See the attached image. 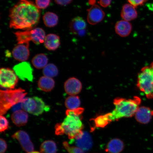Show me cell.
Returning a JSON list of instances; mask_svg holds the SVG:
<instances>
[{"instance_id":"1","label":"cell","mask_w":153,"mask_h":153,"mask_svg":"<svg viewBox=\"0 0 153 153\" xmlns=\"http://www.w3.org/2000/svg\"><path fill=\"white\" fill-rule=\"evenodd\" d=\"M9 16L10 28L30 30L39 23L41 11L33 2L20 0L11 9Z\"/></svg>"},{"instance_id":"2","label":"cell","mask_w":153,"mask_h":153,"mask_svg":"<svg viewBox=\"0 0 153 153\" xmlns=\"http://www.w3.org/2000/svg\"><path fill=\"white\" fill-rule=\"evenodd\" d=\"M141 102V99L137 96L134 97L132 99L118 97L114 99L113 110L93 119L95 127L104 128L111 122L117 121L122 118L132 117L135 115Z\"/></svg>"},{"instance_id":"3","label":"cell","mask_w":153,"mask_h":153,"mask_svg":"<svg viewBox=\"0 0 153 153\" xmlns=\"http://www.w3.org/2000/svg\"><path fill=\"white\" fill-rule=\"evenodd\" d=\"M84 109L79 108L74 110H67L66 117L62 123L55 126V133L57 135L65 134L71 140L75 139L81 133L84 128L82 121Z\"/></svg>"},{"instance_id":"4","label":"cell","mask_w":153,"mask_h":153,"mask_svg":"<svg viewBox=\"0 0 153 153\" xmlns=\"http://www.w3.org/2000/svg\"><path fill=\"white\" fill-rule=\"evenodd\" d=\"M0 114H5L10 109L19 102H23L27 93L20 88L0 91Z\"/></svg>"},{"instance_id":"5","label":"cell","mask_w":153,"mask_h":153,"mask_svg":"<svg viewBox=\"0 0 153 153\" xmlns=\"http://www.w3.org/2000/svg\"><path fill=\"white\" fill-rule=\"evenodd\" d=\"M137 86L147 98L153 99V62L141 69L137 76Z\"/></svg>"},{"instance_id":"6","label":"cell","mask_w":153,"mask_h":153,"mask_svg":"<svg viewBox=\"0 0 153 153\" xmlns=\"http://www.w3.org/2000/svg\"><path fill=\"white\" fill-rule=\"evenodd\" d=\"M14 33L18 45L30 43V42L32 41L36 45H39L44 42L46 37L45 30L39 27L25 31H18Z\"/></svg>"},{"instance_id":"7","label":"cell","mask_w":153,"mask_h":153,"mask_svg":"<svg viewBox=\"0 0 153 153\" xmlns=\"http://www.w3.org/2000/svg\"><path fill=\"white\" fill-rule=\"evenodd\" d=\"M19 78L14 70L8 68H1L0 70V84L1 87L12 89L18 83Z\"/></svg>"},{"instance_id":"8","label":"cell","mask_w":153,"mask_h":153,"mask_svg":"<svg viewBox=\"0 0 153 153\" xmlns=\"http://www.w3.org/2000/svg\"><path fill=\"white\" fill-rule=\"evenodd\" d=\"M13 70L18 77L23 81L33 82V69L30 63L23 62L13 67Z\"/></svg>"},{"instance_id":"9","label":"cell","mask_w":153,"mask_h":153,"mask_svg":"<svg viewBox=\"0 0 153 153\" xmlns=\"http://www.w3.org/2000/svg\"><path fill=\"white\" fill-rule=\"evenodd\" d=\"M12 138L19 141L23 150L27 152H33L34 146L30 140L28 133L22 130H19L12 136Z\"/></svg>"},{"instance_id":"10","label":"cell","mask_w":153,"mask_h":153,"mask_svg":"<svg viewBox=\"0 0 153 153\" xmlns=\"http://www.w3.org/2000/svg\"><path fill=\"white\" fill-rule=\"evenodd\" d=\"M87 20L89 23L95 25L100 22L104 18V11L97 5H94L87 10Z\"/></svg>"},{"instance_id":"11","label":"cell","mask_w":153,"mask_h":153,"mask_svg":"<svg viewBox=\"0 0 153 153\" xmlns=\"http://www.w3.org/2000/svg\"><path fill=\"white\" fill-rule=\"evenodd\" d=\"M87 24L81 17H76L73 19L70 23L69 28L71 33L76 35L82 36L85 33Z\"/></svg>"},{"instance_id":"12","label":"cell","mask_w":153,"mask_h":153,"mask_svg":"<svg viewBox=\"0 0 153 153\" xmlns=\"http://www.w3.org/2000/svg\"><path fill=\"white\" fill-rule=\"evenodd\" d=\"M75 144L78 147L84 151H88L93 146V140L91 135L86 131H82L75 139Z\"/></svg>"},{"instance_id":"13","label":"cell","mask_w":153,"mask_h":153,"mask_svg":"<svg viewBox=\"0 0 153 153\" xmlns=\"http://www.w3.org/2000/svg\"><path fill=\"white\" fill-rule=\"evenodd\" d=\"M29 44H20L14 48L12 53L15 60L22 62L28 60L30 54Z\"/></svg>"},{"instance_id":"14","label":"cell","mask_w":153,"mask_h":153,"mask_svg":"<svg viewBox=\"0 0 153 153\" xmlns=\"http://www.w3.org/2000/svg\"><path fill=\"white\" fill-rule=\"evenodd\" d=\"M82 84L79 80L75 77H71L67 80L64 84V89L66 93L71 96H75L80 93Z\"/></svg>"},{"instance_id":"15","label":"cell","mask_w":153,"mask_h":153,"mask_svg":"<svg viewBox=\"0 0 153 153\" xmlns=\"http://www.w3.org/2000/svg\"><path fill=\"white\" fill-rule=\"evenodd\" d=\"M135 118L137 122L143 124H147L150 122L153 116V111L146 106L139 107L135 113Z\"/></svg>"},{"instance_id":"16","label":"cell","mask_w":153,"mask_h":153,"mask_svg":"<svg viewBox=\"0 0 153 153\" xmlns=\"http://www.w3.org/2000/svg\"><path fill=\"white\" fill-rule=\"evenodd\" d=\"M132 26L130 23L125 20L118 21L115 26L117 34L121 37L128 36L131 31Z\"/></svg>"},{"instance_id":"17","label":"cell","mask_w":153,"mask_h":153,"mask_svg":"<svg viewBox=\"0 0 153 153\" xmlns=\"http://www.w3.org/2000/svg\"><path fill=\"white\" fill-rule=\"evenodd\" d=\"M137 12L135 7L129 4H124L121 12V16L124 20L130 22L135 20L137 17Z\"/></svg>"},{"instance_id":"18","label":"cell","mask_w":153,"mask_h":153,"mask_svg":"<svg viewBox=\"0 0 153 153\" xmlns=\"http://www.w3.org/2000/svg\"><path fill=\"white\" fill-rule=\"evenodd\" d=\"M45 47L49 51L56 50L60 46V38L54 34H49L46 36L44 41Z\"/></svg>"},{"instance_id":"19","label":"cell","mask_w":153,"mask_h":153,"mask_svg":"<svg viewBox=\"0 0 153 153\" xmlns=\"http://www.w3.org/2000/svg\"><path fill=\"white\" fill-rule=\"evenodd\" d=\"M13 123L18 127H22L27 123L28 115L26 112L21 110L13 113L11 116Z\"/></svg>"},{"instance_id":"20","label":"cell","mask_w":153,"mask_h":153,"mask_svg":"<svg viewBox=\"0 0 153 153\" xmlns=\"http://www.w3.org/2000/svg\"><path fill=\"white\" fill-rule=\"evenodd\" d=\"M124 143L121 140L114 139L108 143L105 151L108 153H120L123 150Z\"/></svg>"},{"instance_id":"21","label":"cell","mask_w":153,"mask_h":153,"mask_svg":"<svg viewBox=\"0 0 153 153\" xmlns=\"http://www.w3.org/2000/svg\"><path fill=\"white\" fill-rule=\"evenodd\" d=\"M55 82L52 78L47 76H42L38 81V87L41 90L49 92L54 88Z\"/></svg>"},{"instance_id":"22","label":"cell","mask_w":153,"mask_h":153,"mask_svg":"<svg viewBox=\"0 0 153 153\" xmlns=\"http://www.w3.org/2000/svg\"><path fill=\"white\" fill-rule=\"evenodd\" d=\"M48 59L44 53L36 55L32 59V63L33 66L38 69L45 68L47 65Z\"/></svg>"},{"instance_id":"23","label":"cell","mask_w":153,"mask_h":153,"mask_svg":"<svg viewBox=\"0 0 153 153\" xmlns=\"http://www.w3.org/2000/svg\"><path fill=\"white\" fill-rule=\"evenodd\" d=\"M43 20L44 24L47 27H53L58 24L59 18L55 13L48 12L44 15Z\"/></svg>"},{"instance_id":"24","label":"cell","mask_w":153,"mask_h":153,"mask_svg":"<svg viewBox=\"0 0 153 153\" xmlns=\"http://www.w3.org/2000/svg\"><path fill=\"white\" fill-rule=\"evenodd\" d=\"M40 150L41 153H56L57 145L54 141L46 140L42 143Z\"/></svg>"},{"instance_id":"25","label":"cell","mask_w":153,"mask_h":153,"mask_svg":"<svg viewBox=\"0 0 153 153\" xmlns=\"http://www.w3.org/2000/svg\"><path fill=\"white\" fill-rule=\"evenodd\" d=\"M81 100L77 96H71L66 99L65 105L69 110H74L79 108L81 105Z\"/></svg>"},{"instance_id":"26","label":"cell","mask_w":153,"mask_h":153,"mask_svg":"<svg viewBox=\"0 0 153 153\" xmlns=\"http://www.w3.org/2000/svg\"><path fill=\"white\" fill-rule=\"evenodd\" d=\"M37 106V102L33 97H26L23 102V109L30 114L36 110Z\"/></svg>"},{"instance_id":"27","label":"cell","mask_w":153,"mask_h":153,"mask_svg":"<svg viewBox=\"0 0 153 153\" xmlns=\"http://www.w3.org/2000/svg\"><path fill=\"white\" fill-rule=\"evenodd\" d=\"M37 104V108L32 114L34 116H38L41 114L44 111H48L50 110V107L45 104L42 99L37 97H33Z\"/></svg>"},{"instance_id":"28","label":"cell","mask_w":153,"mask_h":153,"mask_svg":"<svg viewBox=\"0 0 153 153\" xmlns=\"http://www.w3.org/2000/svg\"><path fill=\"white\" fill-rule=\"evenodd\" d=\"M43 73L45 76L52 78L58 75L59 70L55 65L49 64L44 68Z\"/></svg>"},{"instance_id":"29","label":"cell","mask_w":153,"mask_h":153,"mask_svg":"<svg viewBox=\"0 0 153 153\" xmlns=\"http://www.w3.org/2000/svg\"><path fill=\"white\" fill-rule=\"evenodd\" d=\"M63 145L69 153H85L83 150L78 147L70 146L67 141H64Z\"/></svg>"},{"instance_id":"30","label":"cell","mask_w":153,"mask_h":153,"mask_svg":"<svg viewBox=\"0 0 153 153\" xmlns=\"http://www.w3.org/2000/svg\"><path fill=\"white\" fill-rule=\"evenodd\" d=\"M9 123L8 120L3 115H1L0 118V131L4 132L8 129Z\"/></svg>"},{"instance_id":"31","label":"cell","mask_w":153,"mask_h":153,"mask_svg":"<svg viewBox=\"0 0 153 153\" xmlns=\"http://www.w3.org/2000/svg\"><path fill=\"white\" fill-rule=\"evenodd\" d=\"M36 5L38 9H45L48 7L51 0H36Z\"/></svg>"},{"instance_id":"32","label":"cell","mask_w":153,"mask_h":153,"mask_svg":"<svg viewBox=\"0 0 153 153\" xmlns=\"http://www.w3.org/2000/svg\"><path fill=\"white\" fill-rule=\"evenodd\" d=\"M128 1L132 5L136 7L139 6H142L144 4L147 0H128Z\"/></svg>"},{"instance_id":"33","label":"cell","mask_w":153,"mask_h":153,"mask_svg":"<svg viewBox=\"0 0 153 153\" xmlns=\"http://www.w3.org/2000/svg\"><path fill=\"white\" fill-rule=\"evenodd\" d=\"M7 148V145L6 141L3 139H0V153H4Z\"/></svg>"},{"instance_id":"34","label":"cell","mask_w":153,"mask_h":153,"mask_svg":"<svg viewBox=\"0 0 153 153\" xmlns=\"http://www.w3.org/2000/svg\"><path fill=\"white\" fill-rule=\"evenodd\" d=\"M57 4L61 6H66L71 3L73 0H54Z\"/></svg>"},{"instance_id":"35","label":"cell","mask_w":153,"mask_h":153,"mask_svg":"<svg viewBox=\"0 0 153 153\" xmlns=\"http://www.w3.org/2000/svg\"><path fill=\"white\" fill-rule=\"evenodd\" d=\"M12 108V111L13 112L21 111L22 109H23V102L18 103L15 105Z\"/></svg>"},{"instance_id":"36","label":"cell","mask_w":153,"mask_h":153,"mask_svg":"<svg viewBox=\"0 0 153 153\" xmlns=\"http://www.w3.org/2000/svg\"><path fill=\"white\" fill-rule=\"evenodd\" d=\"M111 1L112 0H100L99 3L101 6L106 7L110 5Z\"/></svg>"},{"instance_id":"37","label":"cell","mask_w":153,"mask_h":153,"mask_svg":"<svg viewBox=\"0 0 153 153\" xmlns=\"http://www.w3.org/2000/svg\"><path fill=\"white\" fill-rule=\"evenodd\" d=\"M95 0H89V3L90 4L92 5V6L95 5Z\"/></svg>"},{"instance_id":"38","label":"cell","mask_w":153,"mask_h":153,"mask_svg":"<svg viewBox=\"0 0 153 153\" xmlns=\"http://www.w3.org/2000/svg\"><path fill=\"white\" fill-rule=\"evenodd\" d=\"M27 153H40L39 152H33H33H28Z\"/></svg>"}]
</instances>
